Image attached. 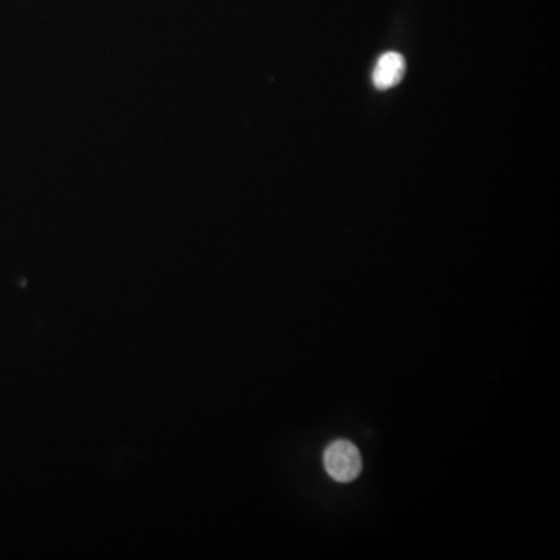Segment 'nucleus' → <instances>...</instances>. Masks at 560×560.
<instances>
[{"label":"nucleus","mask_w":560,"mask_h":560,"mask_svg":"<svg viewBox=\"0 0 560 560\" xmlns=\"http://www.w3.org/2000/svg\"><path fill=\"white\" fill-rule=\"evenodd\" d=\"M327 473L338 483L354 481L361 472V456L358 448L349 441H335L324 452Z\"/></svg>","instance_id":"1"},{"label":"nucleus","mask_w":560,"mask_h":560,"mask_svg":"<svg viewBox=\"0 0 560 560\" xmlns=\"http://www.w3.org/2000/svg\"><path fill=\"white\" fill-rule=\"evenodd\" d=\"M403 74H405L403 56L396 52H388L377 61L372 81H374L375 88L386 91V89L394 88L402 80Z\"/></svg>","instance_id":"2"}]
</instances>
